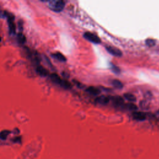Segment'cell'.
I'll return each mask as SVG.
<instances>
[{
  "label": "cell",
  "mask_w": 159,
  "mask_h": 159,
  "mask_svg": "<svg viewBox=\"0 0 159 159\" xmlns=\"http://www.w3.org/2000/svg\"><path fill=\"white\" fill-rule=\"evenodd\" d=\"M65 2L61 0H53L48 3L49 8L53 11L57 13H59L62 11L65 7Z\"/></svg>",
  "instance_id": "obj_1"
},
{
  "label": "cell",
  "mask_w": 159,
  "mask_h": 159,
  "mask_svg": "<svg viewBox=\"0 0 159 159\" xmlns=\"http://www.w3.org/2000/svg\"><path fill=\"white\" fill-rule=\"evenodd\" d=\"M83 37L88 40V41H90V42L96 44H98L101 43V40L99 38L98 36H97L96 35H95V34H93L92 32H86L84 34H83Z\"/></svg>",
  "instance_id": "obj_2"
},
{
  "label": "cell",
  "mask_w": 159,
  "mask_h": 159,
  "mask_svg": "<svg viewBox=\"0 0 159 159\" xmlns=\"http://www.w3.org/2000/svg\"><path fill=\"white\" fill-rule=\"evenodd\" d=\"M7 19L9 25V34L11 35H13L16 32V26L14 23V17L13 15H11L9 13L7 15Z\"/></svg>",
  "instance_id": "obj_3"
},
{
  "label": "cell",
  "mask_w": 159,
  "mask_h": 159,
  "mask_svg": "<svg viewBox=\"0 0 159 159\" xmlns=\"http://www.w3.org/2000/svg\"><path fill=\"white\" fill-rule=\"evenodd\" d=\"M106 50L109 53V54H111V55H113L114 56H116V57L122 56V52L119 49L115 47L108 45L106 47Z\"/></svg>",
  "instance_id": "obj_4"
},
{
  "label": "cell",
  "mask_w": 159,
  "mask_h": 159,
  "mask_svg": "<svg viewBox=\"0 0 159 159\" xmlns=\"http://www.w3.org/2000/svg\"><path fill=\"white\" fill-rule=\"evenodd\" d=\"M132 117L135 120L142 121L146 119V115L143 112L140 111H134L132 113Z\"/></svg>",
  "instance_id": "obj_5"
},
{
  "label": "cell",
  "mask_w": 159,
  "mask_h": 159,
  "mask_svg": "<svg viewBox=\"0 0 159 159\" xmlns=\"http://www.w3.org/2000/svg\"><path fill=\"white\" fill-rule=\"evenodd\" d=\"M95 101L98 104L105 105L109 102V98L106 96H100L95 99Z\"/></svg>",
  "instance_id": "obj_6"
},
{
  "label": "cell",
  "mask_w": 159,
  "mask_h": 159,
  "mask_svg": "<svg viewBox=\"0 0 159 159\" xmlns=\"http://www.w3.org/2000/svg\"><path fill=\"white\" fill-rule=\"evenodd\" d=\"M112 101H113V103L117 106H122L124 103V99L119 96H113L112 98Z\"/></svg>",
  "instance_id": "obj_7"
},
{
  "label": "cell",
  "mask_w": 159,
  "mask_h": 159,
  "mask_svg": "<svg viewBox=\"0 0 159 159\" xmlns=\"http://www.w3.org/2000/svg\"><path fill=\"white\" fill-rule=\"evenodd\" d=\"M86 92L91 94L92 95H98L101 91L96 87L90 86L86 89Z\"/></svg>",
  "instance_id": "obj_8"
},
{
  "label": "cell",
  "mask_w": 159,
  "mask_h": 159,
  "mask_svg": "<svg viewBox=\"0 0 159 159\" xmlns=\"http://www.w3.org/2000/svg\"><path fill=\"white\" fill-rule=\"evenodd\" d=\"M36 71L40 75L42 76H47L49 74V72L47 71V70L40 65L38 66L36 68Z\"/></svg>",
  "instance_id": "obj_9"
},
{
  "label": "cell",
  "mask_w": 159,
  "mask_h": 159,
  "mask_svg": "<svg viewBox=\"0 0 159 159\" xmlns=\"http://www.w3.org/2000/svg\"><path fill=\"white\" fill-rule=\"evenodd\" d=\"M52 56L54 58H55V59L58 60V61L65 62L67 60L65 57L62 54H61V53H60V52H56V53H55V54H53L52 55Z\"/></svg>",
  "instance_id": "obj_10"
},
{
  "label": "cell",
  "mask_w": 159,
  "mask_h": 159,
  "mask_svg": "<svg viewBox=\"0 0 159 159\" xmlns=\"http://www.w3.org/2000/svg\"><path fill=\"white\" fill-rule=\"evenodd\" d=\"M50 78L53 82H54L55 83L60 85L61 83L62 79L60 78V76H58L56 73H52L50 75Z\"/></svg>",
  "instance_id": "obj_11"
},
{
  "label": "cell",
  "mask_w": 159,
  "mask_h": 159,
  "mask_svg": "<svg viewBox=\"0 0 159 159\" xmlns=\"http://www.w3.org/2000/svg\"><path fill=\"white\" fill-rule=\"evenodd\" d=\"M124 98L127 100H128L129 101L135 102L136 101V98H135V96L131 93H124Z\"/></svg>",
  "instance_id": "obj_12"
},
{
  "label": "cell",
  "mask_w": 159,
  "mask_h": 159,
  "mask_svg": "<svg viewBox=\"0 0 159 159\" xmlns=\"http://www.w3.org/2000/svg\"><path fill=\"white\" fill-rule=\"evenodd\" d=\"M112 85L113 86H114L116 88H118V89H121L123 88V84L122 82L118 80H113L111 82Z\"/></svg>",
  "instance_id": "obj_13"
},
{
  "label": "cell",
  "mask_w": 159,
  "mask_h": 159,
  "mask_svg": "<svg viewBox=\"0 0 159 159\" xmlns=\"http://www.w3.org/2000/svg\"><path fill=\"white\" fill-rule=\"evenodd\" d=\"M60 85L63 88H65V89H70V88H71L72 87V85L71 84H70V82H68L67 80H62Z\"/></svg>",
  "instance_id": "obj_14"
},
{
  "label": "cell",
  "mask_w": 159,
  "mask_h": 159,
  "mask_svg": "<svg viewBox=\"0 0 159 159\" xmlns=\"http://www.w3.org/2000/svg\"><path fill=\"white\" fill-rule=\"evenodd\" d=\"M145 44L149 47H153L155 45L156 40L154 39H147L145 40Z\"/></svg>",
  "instance_id": "obj_15"
},
{
  "label": "cell",
  "mask_w": 159,
  "mask_h": 159,
  "mask_svg": "<svg viewBox=\"0 0 159 159\" xmlns=\"http://www.w3.org/2000/svg\"><path fill=\"white\" fill-rule=\"evenodd\" d=\"M126 108H127V109L130 110V111H137V107L135 106V104H134L133 103H129L126 106Z\"/></svg>",
  "instance_id": "obj_16"
},
{
  "label": "cell",
  "mask_w": 159,
  "mask_h": 159,
  "mask_svg": "<svg viewBox=\"0 0 159 159\" xmlns=\"http://www.w3.org/2000/svg\"><path fill=\"white\" fill-rule=\"evenodd\" d=\"M17 40L20 44H24L26 42V37L22 34H19L17 35Z\"/></svg>",
  "instance_id": "obj_17"
},
{
  "label": "cell",
  "mask_w": 159,
  "mask_h": 159,
  "mask_svg": "<svg viewBox=\"0 0 159 159\" xmlns=\"http://www.w3.org/2000/svg\"><path fill=\"white\" fill-rule=\"evenodd\" d=\"M8 13L7 11H4L2 9H0V18H4V17H6Z\"/></svg>",
  "instance_id": "obj_18"
},
{
  "label": "cell",
  "mask_w": 159,
  "mask_h": 159,
  "mask_svg": "<svg viewBox=\"0 0 159 159\" xmlns=\"http://www.w3.org/2000/svg\"><path fill=\"white\" fill-rule=\"evenodd\" d=\"M111 69L116 73H119L120 72L119 68L115 66V65H111Z\"/></svg>",
  "instance_id": "obj_19"
},
{
  "label": "cell",
  "mask_w": 159,
  "mask_h": 159,
  "mask_svg": "<svg viewBox=\"0 0 159 159\" xmlns=\"http://www.w3.org/2000/svg\"><path fill=\"white\" fill-rule=\"evenodd\" d=\"M1 37H0V42H1Z\"/></svg>",
  "instance_id": "obj_20"
},
{
  "label": "cell",
  "mask_w": 159,
  "mask_h": 159,
  "mask_svg": "<svg viewBox=\"0 0 159 159\" xmlns=\"http://www.w3.org/2000/svg\"><path fill=\"white\" fill-rule=\"evenodd\" d=\"M157 113H158V114H159V109H158V111H157Z\"/></svg>",
  "instance_id": "obj_21"
}]
</instances>
